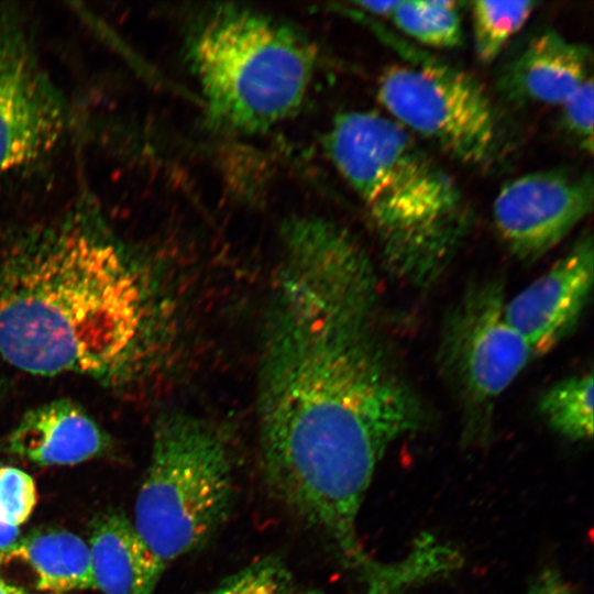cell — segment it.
I'll use <instances>...</instances> for the list:
<instances>
[{"instance_id":"1","label":"cell","mask_w":594,"mask_h":594,"mask_svg":"<svg viewBox=\"0 0 594 594\" xmlns=\"http://www.w3.org/2000/svg\"><path fill=\"white\" fill-rule=\"evenodd\" d=\"M377 283L356 239L314 216L287 220L257 367L262 469L271 491L340 557L375 469L427 422L377 320Z\"/></svg>"},{"instance_id":"2","label":"cell","mask_w":594,"mask_h":594,"mask_svg":"<svg viewBox=\"0 0 594 594\" xmlns=\"http://www.w3.org/2000/svg\"><path fill=\"white\" fill-rule=\"evenodd\" d=\"M162 282L86 221L38 233L0 256V354L36 375L131 384L154 369L169 334Z\"/></svg>"},{"instance_id":"3","label":"cell","mask_w":594,"mask_h":594,"mask_svg":"<svg viewBox=\"0 0 594 594\" xmlns=\"http://www.w3.org/2000/svg\"><path fill=\"white\" fill-rule=\"evenodd\" d=\"M324 145L362 201L388 273L418 289L433 285L473 223L460 186L415 136L375 111L337 116Z\"/></svg>"},{"instance_id":"4","label":"cell","mask_w":594,"mask_h":594,"mask_svg":"<svg viewBox=\"0 0 594 594\" xmlns=\"http://www.w3.org/2000/svg\"><path fill=\"white\" fill-rule=\"evenodd\" d=\"M189 61L208 112L234 132L268 130L302 103L315 68L312 45L260 12L216 9L196 28Z\"/></svg>"},{"instance_id":"5","label":"cell","mask_w":594,"mask_h":594,"mask_svg":"<svg viewBox=\"0 0 594 594\" xmlns=\"http://www.w3.org/2000/svg\"><path fill=\"white\" fill-rule=\"evenodd\" d=\"M233 497L223 433L194 414L161 415L132 521L156 558L167 566L205 547L228 519Z\"/></svg>"},{"instance_id":"6","label":"cell","mask_w":594,"mask_h":594,"mask_svg":"<svg viewBox=\"0 0 594 594\" xmlns=\"http://www.w3.org/2000/svg\"><path fill=\"white\" fill-rule=\"evenodd\" d=\"M382 34L406 59L387 66L377 80V99L391 119L460 164L476 168L496 164L504 150V130L481 84L453 65Z\"/></svg>"},{"instance_id":"7","label":"cell","mask_w":594,"mask_h":594,"mask_svg":"<svg viewBox=\"0 0 594 594\" xmlns=\"http://www.w3.org/2000/svg\"><path fill=\"white\" fill-rule=\"evenodd\" d=\"M504 283L473 282L446 317L438 349L442 376L460 406L464 438L484 441L495 405L532 352L505 316Z\"/></svg>"},{"instance_id":"8","label":"cell","mask_w":594,"mask_h":594,"mask_svg":"<svg viewBox=\"0 0 594 594\" xmlns=\"http://www.w3.org/2000/svg\"><path fill=\"white\" fill-rule=\"evenodd\" d=\"M591 172L536 170L507 182L492 207L495 229L518 260L534 262L591 215Z\"/></svg>"},{"instance_id":"9","label":"cell","mask_w":594,"mask_h":594,"mask_svg":"<svg viewBox=\"0 0 594 594\" xmlns=\"http://www.w3.org/2000/svg\"><path fill=\"white\" fill-rule=\"evenodd\" d=\"M64 109L28 50L0 36V174L32 162L57 141Z\"/></svg>"},{"instance_id":"10","label":"cell","mask_w":594,"mask_h":594,"mask_svg":"<svg viewBox=\"0 0 594 594\" xmlns=\"http://www.w3.org/2000/svg\"><path fill=\"white\" fill-rule=\"evenodd\" d=\"M594 245L584 232L547 272L510 299L505 316L534 358L550 352L575 328L592 295Z\"/></svg>"},{"instance_id":"11","label":"cell","mask_w":594,"mask_h":594,"mask_svg":"<svg viewBox=\"0 0 594 594\" xmlns=\"http://www.w3.org/2000/svg\"><path fill=\"white\" fill-rule=\"evenodd\" d=\"M591 78V48L554 30H546L530 38L504 65L497 86L503 97L512 103L559 108Z\"/></svg>"},{"instance_id":"12","label":"cell","mask_w":594,"mask_h":594,"mask_svg":"<svg viewBox=\"0 0 594 594\" xmlns=\"http://www.w3.org/2000/svg\"><path fill=\"white\" fill-rule=\"evenodd\" d=\"M109 436L77 403L54 399L28 410L7 439L8 450L38 465H73L102 454Z\"/></svg>"},{"instance_id":"13","label":"cell","mask_w":594,"mask_h":594,"mask_svg":"<svg viewBox=\"0 0 594 594\" xmlns=\"http://www.w3.org/2000/svg\"><path fill=\"white\" fill-rule=\"evenodd\" d=\"M95 590L103 594H153L166 566L118 510L94 520L88 540Z\"/></svg>"},{"instance_id":"14","label":"cell","mask_w":594,"mask_h":594,"mask_svg":"<svg viewBox=\"0 0 594 594\" xmlns=\"http://www.w3.org/2000/svg\"><path fill=\"white\" fill-rule=\"evenodd\" d=\"M11 560L31 568L38 593L95 590L88 543L70 531L48 529L19 537L0 554V561Z\"/></svg>"},{"instance_id":"15","label":"cell","mask_w":594,"mask_h":594,"mask_svg":"<svg viewBox=\"0 0 594 594\" xmlns=\"http://www.w3.org/2000/svg\"><path fill=\"white\" fill-rule=\"evenodd\" d=\"M539 411L550 427L575 441L593 435V374L574 375L549 387L540 397Z\"/></svg>"},{"instance_id":"16","label":"cell","mask_w":594,"mask_h":594,"mask_svg":"<svg viewBox=\"0 0 594 594\" xmlns=\"http://www.w3.org/2000/svg\"><path fill=\"white\" fill-rule=\"evenodd\" d=\"M459 2L450 0H400L392 20L407 36L436 48H455L463 38Z\"/></svg>"},{"instance_id":"17","label":"cell","mask_w":594,"mask_h":594,"mask_svg":"<svg viewBox=\"0 0 594 594\" xmlns=\"http://www.w3.org/2000/svg\"><path fill=\"white\" fill-rule=\"evenodd\" d=\"M538 2L476 0L470 3L474 50L483 64L494 62L529 20Z\"/></svg>"},{"instance_id":"18","label":"cell","mask_w":594,"mask_h":594,"mask_svg":"<svg viewBox=\"0 0 594 594\" xmlns=\"http://www.w3.org/2000/svg\"><path fill=\"white\" fill-rule=\"evenodd\" d=\"M293 580L277 557H265L202 594H292Z\"/></svg>"},{"instance_id":"19","label":"cell","mask_w":594,"mask_h":594,"mask_svg":"<svg viewBox=\"0 0 594 594\" xmlns=\"http://www.w3.org/2000/svg\"><path fill=\"white\" fill-rule=\"evenodd\" d=\"M36 501L32 476L18 468L0 464V522L19 528L31 516Z\"/></svg>"},{"instance_id":"20","label":"cell","mask_w":594,"mask_h":594,"mask_svg":"<svg viewBox=\"0 0 594 594\" xmlns=\"http://www.w3.org/2000/svg\"><path fill=\"white\" fill-rule=\"evenodd\" d=\"M561 123L580 150L593 152V78L583 82L560 107Z\"/></svg>"},{"instance_id":"21","label":"cell","mask_w":594,"mask_h":594,"mask_svg":"<svg viewBox=\"0 0 594 594\" xmlns=\"http://www.w3.org/2000/svg\"><path fill=\"white\" fill-rule=\"evenodd\" d=\"M528 594H573L558 572L548 569L532 583Z\"/></svg>"},{"instance_id":"22","label":"cell","mask_w":594,"mask_h":594,"mask_svg":"<svg viewBox=\"0 0 594 594\" xmlns=\"http://www.w3.org/2000/svg\"><path fill=\"white\" fill-rule=\"evenodd\" d=\"M397 1H360L354 2V6L361 9L363 12L369 13L374 16L391 18L396 6Z\"/></svg>"},{"instance_id":"23","label":"cell","mask_w":594,"mask_h":594,"mask_svg":"<svg viewBox=\"0 0 594 594\" xmlns=\"http://www.w3.org/2000/svg\"><path fill=\"white\" fill-rule=\"evenodd\" d=\"M20 537L19 528L0 522V554L8 550Z\"/></svg>"},{"instance_id":"24","label":"cell","mask_w":594,"mask_h":594,"mask_svg":"<svg viewBox=\"0 0 594 594\" xmlns=\"http://www.w3.org/2000/svg\"><path fill=\"white\" fill-rule=\"evenodd\" d=\"M0 594H42L29 591L22 586L12 584L0 576Z\"/></svg>"},{"instance_id":"25","label":"cell","mask_w":594,"mask_h":594,"mask_svg":"<svg viewBox=\"0 0 594 594\" xmlns=\"http://www.w3.org/2000/svg\"><path fill=\"white\" fill-rule=\"evenodd\" d=\"M301 594H324V593H322L320 591H317V590H308V591H306V592H304Z\"/></svg>"},{"instance_id":"26","label":"cell","mask_w":594,"mask_h":594,"mask_svg":"<svg viewBox=\"0 0 594 594\" xmlns=\"http://www.w3.org/2000/svg\"><path fill=\"white\" fill-rule=\"evenodd\" d=\"M0 396H1V384H0Z\"/></svg>"}]
</instances>
